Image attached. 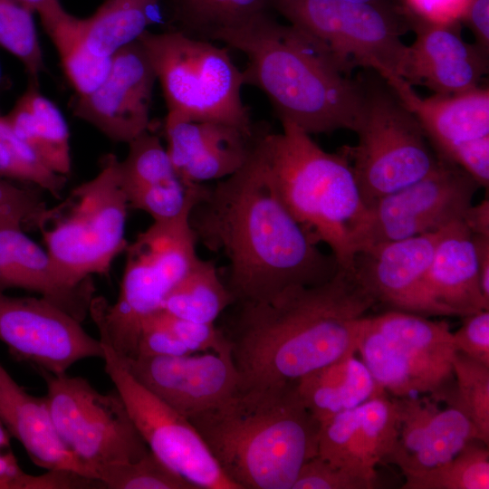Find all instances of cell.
<instances>
[{"instance_id":"6da1fadb","label":"cell","mask_w":489,"mask_h":489,"mask_svg":"<svg viewBox=\"0 0 489 489\" xmlns=\"http://www.w3.org/2000/svg\"><path fill=\"white\" fill-rule=\"evenodd\" d=\"M189 223L197 243L225 257L223 280L235 302L267 301L292 287L320 284L340 268L287 210L255 145L237 172L214 187L202 185Z\"/></svg>"},{"instance_id":"7a4b0ae2","label":"cell","mask_w":489,"mask_h":489,"mask_svg":"<svg viewBox=\"0 0 489 489\" xmlns=\"http://www.w3.org/2000/svg\"><path fill=\"white\" fill-rule=\"evenodd\" d=\"M377 302L353 268L328 281L284 290L259 302H235L220 328L239 389L298 380L358 352L360 322Z\"/></svg>"},{"instance_id":"3957f363","label":"cell","mask_w":489,"mask_h":489,"mask_svg":"<svg viewBox=\"0 0 489 489\" xmlns=\"http://www.w3.org/2000/svg\"><path fill=\"white\" fill-rule=\"evenodd\" d=\"M212 41L245 54L244 84L260 89L280 120L310 135L356 129L364 98L360 78L345 74L318 43L280 24L269 10L217 33Z\"/></svg>"},{"instance_id":"277c9868","label":"cell","mask_w":489,"mask_h":489,"mask_svg":"<svg viewBox=\"0 0 489 489\" xmlns=\"http://www.w3.org/2000/svg\"><path fill=\"white\" fill-rule=\"evenodd\" d=\"M296 381L238 388L188 417L240 489H292L302 466L317 455L320 424Z\"/></svg>"},{"instance_id":"5b68a950","label":"cell","mask_w":489,"mask_h":489,"mask_svg":"<svg viewBox=\"0 0 489 489\" xmlns=\"http://www.w3.org/2000/svg\"><path fill=\"white\" fill-rule=\"evenodd\" d=\"M279 133L261 129L258 153L282 202L315 244H324L340 268H352L368 220L352 168L340 152L322 149L289 120Z\"/></svg>"},{"instance_id":"8992f818","label":"cell","mask_w":489,"mask_h":489,"mask_svg":"<svg viewBox=\"0 0 489 489\" xmlns=\"http://www.w3.org/2000/svg\"><path fill=\"white\" fill-rule=\"evenodd\" d=\"M194 204L173 219L153 221L127 244L120 292L113 304L103 297L91 301L89 314L100 340L122 358L135 356L144 321L161 310L168 292L198 259L189 223Z\"/></svg>"},{"instance_id":"52a82bcc","label":"cell","mask_w":489,"mask_h":489,"mask_svg":"<svg viewBox=\"0 0 489 489\" xmlns=\"http://www.w3.org/2000/svg\"><path fill=\"white\" fill-rule=\"evenodd\" d=\"M118 160L112 153L105 155L99 173L47 207L35 225L56 267L72 284H89L93 274H109L127 247L129 205L118 181Z\"/></svg>"},{"instance_id":"ba28073f","label":"cell","mask_w":489,"mask_h":489,"mask_svg":"<svg viewBox=\"0 0 489 489\" xmlns=\"http://www.w3.org/2000/svg\"><path fill=\"white\" fill-rule=\"evenodd\" d=\"M159 82L167 119L209 120L253 132L241 89L243 72L226 49L180 30L145 31L138 39Z\"/></svg>"},{"instance_id":"9c48e42d","label":"cell","mask_w":489,"mask_h":489,"mask_svg":"<svg viewBox=\"0 0 489 489\" xmlns=\"http://www.w3.org/2000/svg\"><path fill=\"white\" fill-rule=\"evenodd\" d=\"M360 77L363 107L358 143L340 151L349 160L367 206L432 172L440 163L415 116L386 79Z\"/></svg>"},{"instance_id":"30bf717a","label":"cell","mask_w":489,"mask_h":489,"mask_svg":"<svg viewBox=\"0 0 489 489\" xmlns=\"http://www.w3.org/2000/svg\"><path fill=\"white\" fill-rule=\"evenodd\" d=\"M269 7L318 43L345 74L362 67L387 81L402 78L408 11L348 0H269Z\"/></svg>"},{"instance_id":"8fae6325","label":"cell","mask_w":489,"mask_h":489,"mask_svg":"<svg viewBox=\"0 0 489 489\" xmlns=\"http://www.w3.org/2000/svg\"><path fill=\"white\" fill-rule=\"evenodd\" d=\"M40 374L57 435L93 478L103 468L136 461L150 451L116 388L105 394L82 377Z\"/></svg>"},{"instance_id":"7c38bea8","label":"cell","mask_w":489,"mask_h":489,"mask_svg":"<svg viewBox=\"0 0 489 489\" xmlns=\"http://www.w3.org/2000/svg\"><path fill=\"white\" fill-rule=\"evenodd\" d=\"M101 344L105 372L150 451L197 489H240L220 469L190 420L143 387L120 356Z\"/></svg>"},{"instance_id":"4fadbf2b","label":"cell","mask_w":489,"mask_h":489,"mask_svg":"<svg viewBox=\"0 0 489 489\" xmlns=\"http://www.w3.org/2000/svg\"><path fill=\"white\" fill-rule=\"evenodd\" d=\"M480 187L465 170L441 159L421 179L370 204L357 254L368 247L439 231L462 221Z\"/></svg>"},{"instance_id":"5bb4252c","label":"cell","mask_w":489,"mask_h":489,"mask_svg":"<svg viewBox=\"0 0 489 489\" xmlns=\"http://www.w3.org/2000/svg\"><path fill=\"white\" fill-rule=\"evenodd\" d=\"M388 82L418 120L437 157L489 186V89L421 98L404 79Z\"/></svg>"},{"instance_id":"9a60e30c","label":"cell","mask_w":489,"mask_h":489,"mask_svg":"<svg viewBox=\"0 0 489 489\" xmlns=\"http://www.w3.org/2000/svg\"><path fill=\"white\" fill-rule=\"evenodd\" d=\"M0 340L39 373L63 374L82 360L103 357L100 339L66 312L43 297L10 296L3 291Z\"/></svg>"},{"instance_id":"2e32d148","label":"cell","mask_w":489,"mask_h":489,"mask_svg":"<svg viewBox=\"0 0 489 489\" xmlns=\"http://www.w3.org/2000/svg\"><path fill=\"white\" fill-rule=\"evenodd\" d=\"M157 77L139 40L111 56L110 71L92 91L76 96L73 115L114 142L129 143L150 128Z\"/></svg>"},{"instance_id":"e0dca14e","label":"cell","mask_w":489,"mask_h":489,"mask_svg":"<svg viewBox=\"0 0 489 489\" xmlns=\"http://www.w3.org/2000/svg\"><path fill=\"white\" fill-rule=\"evenodd\" d=\"M443 229L359 252L352 268L376 302L423 316H450L433 298L428 271Z\"/></svg>"},{"instance_id":"ac0fdd59","label":"cell","mask_w":489,"mask_h":489,"mask_svg":"<svg viewBox=\"0 0 489 489\" xmlns=\"http://www.w3.org/2000/svg\"><path fill=\"white\" fill-rule=\"evenodd\" d=\"M409 14L415 41L407 48L401 77L434 94L450 95L480 86L489 54L462 35L460 21H435Z\"/></svg>"},{"instance_id":"d6986e66","label":"cell","mask_w":489,"mask_h":489,"mask_svg":"<svg viewBox=\"0 0 489 489\" xmlns=\"http://www.w3.org/2000/svg\"><path fill=\"white\" fill-rule=\"evenodd\" d=\"M120 358L143 387L187 418L239 388L231 353Z\"/></svg>"},{"instance_id":"ffe728a7","label":"cell","mask_w":489,"mask_h":489,"mask_svg":"<svg viewBox=\"0 0 489 489\" xmlns=\"http://www.w3.org/2000/svg\"><path fill=\"white\" fill-rule=\"evenodd\" d=\"M164 130L172 165L187 187L237 172L249 159L260 129L248 132L224 122L165 118Z\"/></svg>"},{"instance_id":"44dd1931","label":"cell","mask_w":489,"mask_h":489,"mask_svg":"<svg viewBox=\"0 0 489 489\" xmlns=\"http://www.w3.org/2000/svg\"><path fill=\"white\" fill-rule=\"evenodd\" d=\"M9 288L38 293L81 322L95 292L93 283L66 281L47 250L25 235L22 217L0 210V291Z\"/></svg>"},{"instance_id":"7402d4cb","label":"cell","mask_w":489,"mask_h":489,"mask_svg":"<svg viewBox=\"0 0 489 489\" xmlns=\"http://www.w3.org/2000/svg\"><path fill=\"white\" fill-rule=\"evenodd\" d=\"M358 352L375 380L392 395L430 394L447 402L454 388L452 362L437 360L402 347L360 322Z\"/></svg>"},{"instance_id":"603a6c76","label":"cell","mask_w":489,"mask_h":489,"mask_svg":"<svg viewBox=\"0 0 489 489\" xmlns=\"http://www.w3.org/2000/svg\"><path fill=\"white\" fill-rule=\"evenodd\" d=\"M0 421L10 436L22 444L35 465L45 470H69L93 478L57 435L45 397L26 392L1 364Z\"/></svg>"},{"instance_id":"cb8c5ba5","label":"cell","mask_w":489,"mask_h":489,"mask_svg":"<svg viewBox=\"0 0 489 489\" xmlns=\"http://www.w3.org/2000/svg\"><path fill=\"white\" fill-rule=\"evenodd\" d=\"M428 286L450 316L489 310L482 292L473 235L463 221L445 227L430 264Z\"/></svg>"},{"instance_id":"d4e9b609","label":"cell","mask_w":489,"mask_h":489,"mask_svg":"<svg viewBox=\"0 0 489 489\" xmlns=\"http://www.w3.org/2000/svg\"><path fill=\"white\" fill-rule=\"evenodd\" d=\"M296 385L304 406L319 424L387 394L355 354L306 374Z\"/></svg>"},{"instance_id":"484cf974","label":"cell","mask_w":489,"mask_h":489,"mask_svg":"<svg viewBox=\"0 0 489 489\" xmlns=\"http://www.w3.org/2000/svg\"><path fill=\"white\" fill-rule=\"evenodd\" d=\"M14 133L54 172L72 170L70 131L58 107L29 83L13 109L4 116Z\"/></svg>"},{"instance_id":"4316f807","label":"cell","mask_w":489,"mask_h":489,"mask_svg":"<svg viewBox=\"0 0 489 489\" xmlns=\"http://www.w3.org/2000/svg\"><path fill=\"white\" fill-rule=\"evenodd\" d=\"M53 43L65 76L82 96L96 89L106 78L111 57H100L88 47L81 18L69 14L59 0H53L36 12Z\"/></svg>"},{"instance_id":"83f0119b","label":"cell","mask_w":489,"mask_h":489,"mask_svg":"<svg viewBox=\"0 0 489 489\" xmlns=\"http://www.w3.org/2000/svg\"><path fill=\"white\" fill-rule=\"evenodd\" d=\"M159 0H105L94 14L81 18L91 52L111 57L137 41L156 22Z\"/></svg>"},{"instance_id":"f1b7e54d","label":"cell","mask_w":489,"mask_h":489,"mask_svg":"<svg viewBox=\"0 0 489 489\" xmlns=\"http://www.w3.org/2000/svg\"><path fill=\"white\" fill-rule=\"evenodd\" d=\"M235 302L213 261L198 257L165 298L161 310L200 323H215Z\"/></svg>"},{"instance_id":"f546056e","label":"cell","mask_w":489,"mask_h":489,"mask_svg":"<svg viewBox=\"0 0 489 489\" xmlns=\"http://www.w3.org/2000/svg\"><path fill=\"white\" fill-rule=\"evenodd\" d=\"M367 325L385 338L416 352L452 362L456 351L453 333L446 321L392 310L379 315L365 316Z\"/></svg>"},{"instance_id":"4dcf8cb0","label":"cell","mask_w":489,"mask_h":489,"mask_svg":"<svg viewBox=\"0 0 489 489\" xmlns=\"http://www.w3.org/2000/svg\"><path fill=\"white\" fill-rule=\"evenodd\" d=\"M475 440L480 438L474 424L458 409L448 406L438 409L419 449L398 467L404 475L427 471L451 460Z\"/></svg>"},{"instance_id":"1f68e13d","label":"cell","mask_w":489,"mask_h":489,"mask_svg":"<svg viewBox=\"0 0 489 489\" xmlns=\"http://www.w3.org/2000/svg\"><path fill=\"white\" fill-rule=\"evenodd\" d=\"M180 31L205 40L269 10V0H170Z\"/></svg>"},{"instance_id":"d6a6232c","label":"cell","mask_w":489,"mask_h":489,"mask_svg":"<svg viewBox=\"0 0 489 489\" xmlns=\"http://www.w3.org/2000/svg\"><path fill=\"white\" fill-rule=\"evenodd\" d=\"M128 145L126 158L117 163L118 181L126 198L140 190L179 178L167 149L149 129Z\"/></svg>"},{"instance_id":"836d02e7","label":"cell","mask_w":489,"mask_h":489,"mask_svg":"<svg viewBox=\"0 0 489 489\" xmlns=\"http://www.w3.org/2000/svg\"><path fill=\"white\" fill-rule=\"evenodd\" d=\"M475 440L451 460L427 471L405 475L402 489H488V446Z\"/></svg>"},{"instance_id":"e575fe53","label":"cell","mask_w":489,"mask_h":489,"mask_svg":"<svg viewBox=\"0 0 489 489\" xmlns=\"http://www.w3.org/2000/svg\"><path fill=\"white\" fill-rule=\"evenodd\" d=\"M0 177L37 186L57 199L68 177L52 170L0 115Z\"/></svg>"},{"instance_id":"d590c367","label":"cell","mask_w":489,"mask_h":489,"mask_svg":"<svg viewBox=\"0 0 489 489\" xmlns=\"http://www.w3.org/2000/svg\"><path fill=\"white\" fill-rule=\"evenodd\" d=\"M455 387L446 402L475 427L480 441L489 443V367L455 351L452 359Z\"/></svg>"},{"instance_id":"8d00e7d4","label":"cell","mask_w":489,"mask_h":489,"mask_svg":"<svg viewBox=\"0 0 489 489\" xmlns=\"http://www.w3.org/2000/svg\"><path fill=\"white\" fill-rule=\"evenodd\" d=\"M360 406L320 424L317 455L331 465L377 484V472L363 459L358 438Z\"/></svg>"},{"instance_id":"74e56055","label":"cell","mask_w":489,"mask_h":489,"mask_svg":"<svg viewBox=\"0 0 489 489\" xmlns=\"http://www.w3.org/2000/svg\"><path fill=\"white\" fill-rule=\"evenodd\" d=\"M33 14L16 0H0V46L22 62L30 82L39 85L45 65Z\"/></svg>"},{"instance_id":"f35d334b","label":"cell","mask_w":489,"mask_h":489,"mask_svg":"<svg viewBox=\"0 0 489 489\" xmlns=\"http://www.w3.org/2000/svg\"><path fill=\"white\" fill-rule=\"evenodd\" d=\"M358 437L367 466L385 461L398 438V412L394 399L386 395L369 399L360 406Z\"/></svg>"},{"instance_id":"ab89813d","label":"cell","mask_w":489,"mask_h":489,"mask_svg":"<svg viewBox=\"0 0 489 489\" xmlns=\"http://www.w3.org/2000/svg\"><path fill=\"white\" fill-rule=\"evenodd\" d=\"M97 479L109 489H197L151 451L136 461L103 468Z\"/></svg>"},{"instance_id":"60d3db41","label":"cell","mask_w":489,"mask_h":489,"mask_svg":"<svg viewBox=\"0 0 489 489\" xmlns=\"http://www.w3.org/2000/svg\"><path fill=\"white\" fill-rule=\"evenodd\" d=\"M394 400L398 412V438L385 461L399 466L419 449L439 408L436 401L428 398L402 397Z\"/></svg>"},{"instance_id":"b9f144b4","label":"cell","mask_w":489,"mask_h":489,"mask_svg":"<svg viewBox=\"0 0 489 489\" xmlns=\"http://www.w3.org/2000/svg\"><path fill=\"white\" fill-rule=\"evenodd\" d=\"M92 489L104 488L97 479L69 470L26 473L11 451H0V489Z\"/></svg>"},{"instance_id":"7bdbcfd3","label":"cell","mask_w":489,"mask_h":489,"mask_svg":"<svg viewBox=\"0 0 489 489\" xmlns=\"http://www.w3.org/2000/svg\"><path fill=\"white\" fill-rule=\"evenodd\" d=\"M149 318L168 329L195 352L211 350L217 354L231 353L224 332L215 323L187 321L164 310L156 312Z\"/></svg>"},{"instance_id":"ee69618b","label":"cell","mask_w":489,"mask_h":489,"mask_svg":"<svg viewBox=\"0 0 489 489\" xmlns=\"http://www.w3.org/2000/svg\"><path fill=\"white\" fill-rule=\"evenodd\" d=\"M377 484L316 455L301 468L292 489H371Z\"/></svg>"},{"instance_id":"f6af8a7d","label":"cell","mask_w":489,"mask_h":489,"mask_svg":"<svg viewBox=\"0 0 489 489\" xmlns=\"http://www.w3.org/2000/svg\"><path fill=\"white\" fill-rule=\"evenodd\" d=\"M461 327L452 331L459 351L489 367V310L463 316Z\"/></svg>"},{"instance_id":"bcb514c9","label":"cell","mask_w":489,"mask_h":489,"mask_svg":"<svg viewBox=\"0 0 489 489\" xmlns=\"http://www.w3.org/2000/svg\"><path fill=\"white\" fill-rule=\"evenodd\" d=\"M197 353L175 334L151 318L140 330L135 357H174Z\"/></svg>"},{"instance_id":"7dc6e473","label":"cell","mask_w":489,"mask_h":489,"mask_svg":"<svg viewBox=\"0 0 489 489\" xmlns=\"http://www.w3.org/2000/svg\"><path fill=\"white\" fill-rule=\"evenodd\" d=\"M47 207L43 199L34 190L19 187L0 177V210L20 216L24 226L34 229L36 222Z\"/></svg>"},{"instance_id":"c3c4849f","label":"cell","mask_w":489,"mask_h":489,"mask_svg":"<svg viewBox=\"0 0 489 489\" xmlns=\"http://www.w3.org/2000/svg\"><path fill=\"white\" fill-rule=\"evenodd\" d=\"M407 11L435 21H460L466 0H404Z\"/></svg>"},{"instance_id":"681fc988","label":"cell","mask_w":489,"mask_h":489,"mask_svg":"<svg viewBox=\"0 0 489 489\" xmlns=\"http://www.w3.org/2000/svg\"><path fill=\"white\" fill-rule=\"evenodd\" d=\"M461 23L474 35L475 43L489 54V0H466Z\"/></svg>"},{"instance_id":"f907efd6","label":"cell","mask_w":489,"mask_h":489,"mask_svg":"<svg viewBox=\"0 0 489 489\" xmlns=\"http://www.w3.org/2000/svg\"><path fill=\"white\" fill-rule=\"evenodd\" d=\"M462 221L472 235L489 236L488 198L482 200L479 204H473L467 209Z\"/></svg>"},{"instance_id":"816d5d0a","label":"cell","mask_w":489,"mask_h":489,"mask_svg":"<svg viewBox=\"0 0 489 489\" xmlns=\"http://www.w3.org/2000/svg\"><path fill=\"white\" fill-rule=\"evenodd\" d=\"M472 235L477 252L481 290L489 302V236Z\"/></svg>"},{"instance_id":"f5cc1de1","label":"cell","mask_w":489,"mask_h":489,"mask_svg":"<svg viewBox=\"0 0 489 489\" xmlns=\"http://www.w3.org/2000/svg\"><path fill=\"white\" fill-rule=\"evenodd\" d=\"M356 3L369 4L398 10H407L404 0H348Z\"/></svg>"},{"instance_id":"db71d44e","label":"cell","mask_w":489,"mask_h":489,"mask_svg":"<svg viewBox=\"0 0 489 489\" xmlns=\"http://www.w3.org/2000/svg\"><path fill=\"white\" fill-rule=\"evenodd\" d=\"M24 6L31 10L33 13H36L40 8L49 4L53 0H16Z\"/></svg>"},{"instance_id":"11a10c76","label":"cell","mask_w":489,"mask_h":489,"mask_svg":"<svg viewBox=\"0 0 489 489\" xmlns=\"http://www.w3.org/2000/svg\"><path fill=\"white\" fill-rule=\"evenodd\" d=\"M10 434L0 421V451H10Z\"/></svg>"}]
</instances>
